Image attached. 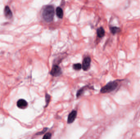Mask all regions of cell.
<instances>
[{
	"label": "cell",
	"mask_w": 140,
	"mask_h": 139,
	"mask_svg": "<svg viewBox=\"0 0 140 139\" xmlns=\"http://www.w3.org/2000/svg\"><path fill=\"white\" fill-rule=\"evenodd\" d=\"M42 17L45 21L50 23L53 20L55 10L54 8L52 5H48L45 7L42 12Z\"/></svg>",
	"instance_id": "6da1fadb"
},
{
	"label": "cell",
	"mask_w": 140,
	"mask_h": 139,
	"mask_svg": "<svg viewBox=\"0 0 140 139\" xmlns=\"http://www.w3.org/2000/svg\"><path fill=\"white\" fill-rule=\"evenodd\" d=\"M119 85V81L118 80L110 82L102 88L101 92L102 93H111L117 89Z\"/></svg>",
	"instance_id": "7a4b0ae2"
},
{
	"label": "cell",
	"mask_w": 140,
	"mask_h": 139,
	"mask_svg": "<svg viewBox=\"0 0 140 139\" xmlns=\"http://www.w3.org/2000/svg\"><path fill=\"white\" fill-rule=\"evenodd\" d=\"M62 73V71L61 68L57 65H55L53 66L52 69L50 74L53 76H59L61 75Z\"/></svg>",
	"instance_id": "3957f363"
},
{
	"label": "cell",
	"mask_w": 140,
	"mask_h": 139,
	"mask_svg": "<svg viewBox=\"0 0 140 139\" xmlns=\"http://www.w3.org/2000/svg\"><path fill=\"white\" fill-rule=\"evenodd\" d=\"M91 59L90 57H86L84 59L82 62V67L84 71H87L90 67Z\"/></svg>",
	"instance_id": "277c9868"
},
{
	"label": "cell",
	"mask_w": 140,
	"mask_h": 139,
	"mask_svg": "<svg viewBox=\"0 0 140 139\" xmlns=\"http://www.w3.org/2000/svg\"><path fill=\"white\" fill-rule=\"evenodd\" d=\"M77 112L75 110H73L70 113L68 116L67 123L69 124L73 123L77 117Z\"/></svg>",
	"instance_id": "5b68a950"
},
{
	"label": "cell",
	"mask_w": 140,
	"mask_h": 139,
	"mask_svg": "<svg viewBox=\"0 0 140 139\" xmlns=\"http://www.w3.org/2000/svg\"><path fill=\"white\" fill-rule=\"evenodd\" d=\"M17 106L19 108L21 109H25L27 108L28 106V103L26 100L24 99H20L17 102Z\"/></svg>",
	"instance_id": "8992f818"
},
{
	"label": "cell",
	"mask_w": 140,
	"mask_h": 139,
	"mask_svg": "<svg viewBox=\"0 0 140 139\" xmlns=\"http://www.w3.org/2000/svg\"><path fill=\"white\" fill-rule=\"evenodd\" d=\"M93 89V87H91L90 86H86L79 89V90L78 91L77 94H76L77 97L78 98L79 97H80L84 93V92L86 90V89Z\"/></svg>",
	"instance_id": "52a82bcc"
},
{
	"label": "cell",
	"mask_w": 140,
	"mask_h": 139,
	"mask_svg": "<svg viewBox=\"0 0 140 139\" xmlns=\"http://www.w3.org/2000/svg\"><path fill=\"white\" fill-rule=\"evenodd\" d=\"M4 14L6 17L8 19H10L12 16V11L8 6H7L5 7L4 9Z\"/></svg>",
	"instance_id": "ba28073f"
},
{
	"label": "cell",
	"mask_w": 140,
	"mask_h": 139,
	"mask_svg": "<svg viewBox=\"0 0 140 139\" xmlns=\"http://www.w3.org/2000/svg\"><path fill=\"white\" fill-rule=\"evenodd\" d=\"M97 36L99 38H102L104 37L105 35V31L104 30V28L101 27L98 28L97 31Z\"/></svg>",
	"instance_id": "9c48e42d"
},
{
	"label": "cell",
	"mask_w": 140,
	"mask_h": 139,
	"mask_svg": "<svg viewBox=\"0 0 140 139\" xmlns=\"http://www.w3.org/2000/svg\"><path fill=\"white\" fill-rule=\"evenodd\" d=\"M56 14L59 18L62 19L64 16L63 10L60 7H58L56 9Z\"/></svg>",
	"instance_id": "30bf717a"
},
{
	"label": "cell",
	"mask_w": 140,
	"mask_h": 139,
	"mask_svg": "<svg viewBox=\"0 0 140 139\" xmlns=\"http://www.w3.org/2000/svg\"><path fill=\"white\" fill-rule=\"evenodd\" d=\"M110 30L111 33L113 35L120 32L121 31L120 28L117 27H110Z\"/></svg>",
	"instance_id": "8fae6325"
},
{
	"label": "cell",
	"mask_w": 140,
	"mask_h": 139,
	"mask_svg": "<svg viewBox=\"0 0 140 139\" xmlns=\"http://www.w3.org/2000/svg\"><path fill=\"white\" fill-rule=\"evenodd\" d=\"M50 98H51V96L50 95L46 93L45 95V101H46V106H45V107H46L48 106V105L49 104V103L50 102Z\"/></svg>",
	"instance_id": "7c38bea8"
},
{
	"label": "cell",
	"mask_w": 140,
	"mask_h": 139,
	"mask_svg": "<svg viewBox=\"0 0 140 139\" xmlns=\"http://www.w3.org/2000/svg\"><path fill=\"white\" fill-rule=\"evenodd\" d=\"M82 65L79 63L74 64L73 65V68L75 70H79L82 68Z\"/></svg>",
	"instance_id": "4fadbf2b"
},
{
	"label": "cell",
	"mask_w": 140,
	"mask_h": 139,
	"mask_svg": "<svg viewBox=\"0 0 140 139\" xmlns=\"http://www.w3.org/2000/svg\"><path fill=\"white\" fill-rule=\"evenodd\" d=\"M52 138V134L50 133H47L43 136L42 139H51Z\"/></svg>",
	"instance_id": "5bb4252c"
},
{
	"label": "cell",
	"mask_w": 140,
	"mask_h": 139,
	"mask_svg": "<svg viewBox=\"0 0 140 139\" xmlns=\"http://www.w3.org/2000/svg\"><path fill=\"white\" fill-rule=\"evenodd\" d=\"M47 130H48V128H45L44 129H43V130H42V131L38 132V133H36V135H43L47 131Z\"/></svg>",
	"instance_id": "9a60e30c"
}]
</instances>
